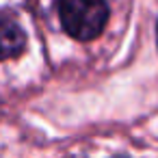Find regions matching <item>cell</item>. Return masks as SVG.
I'll return each mask as SVG.
<instances>
[{
    "instance_id": "cell-1",
    "label": "cell",
    "mask_w": 158,
    "mask_h": 158,
    "mask_svg": "<svg viewBox=\"0 0 158 158\" xmlns=\"http://www.w3.org/2000/svg\"><path fill=\"white\" fill-rule=\"evenodd\" d=\"M56 11L63 31L78 41L95 39L108 20L106 0H56Z\"/></svg>"
},
{
    "instance_id": "cell-2",
    "label": "cell",
    "mask_w": 158,
    "mask_h": 158,
    "mask_svg": "<svg viewBox=\"0 0 158 158\" xmlns=\"http://www.w3.org/2000/svg\"><path fill=\"white\" fill-rule=\"evenodd\" d=\"M26 46V33L18 20L5 11H0V61L18 56Z\"/></svg>"
},
{
    "instance_id": "cell-3",
    "label": "cell",
    "mask_w": 158,
    "mask_h": 158,
    "mask_svg": "<svg viewBox=\"0 0 158 158\" xmlns=\"http://www.w3.org/2000/svg\"><path fill=\"white\" fill-rule=\"evenodd\" d=\"M156 39H158V22H156Z\"/></svg>"
},
{
    "instance_id": "cell-4",
    "label": "cell",
    "mask_w": 158,
    "mask_h": 158,
    "mask_svg": "<svg viewBox=\"0 0 158 158\" xmlns=\"http://www.w3.org/2000/svg\"><path fill=\"white\" fill-rule=\"evenodd\" d=\"M113 158H128V156H113Z\"/></svg>"
}]
</instances>
